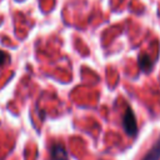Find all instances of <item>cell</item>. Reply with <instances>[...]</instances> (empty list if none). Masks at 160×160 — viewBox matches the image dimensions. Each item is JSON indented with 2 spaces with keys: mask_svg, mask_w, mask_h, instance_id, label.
<instances>
[{
  "mask_svg": "<svg viewBox=\"0 0 160 160\" xmlns=\"http://www.w3.org/2000/svg\"><path fill=\"white\" fill-rule=\"evenodd\" d=\"M122 126H124L125 132L129 136H134L138 131L136 119H135V115H134V112L130 108H126V111H125L124 118H122Z\"/></svg>",
  "mask_w": 160,
  "mask_h": 160,
  "instance_id": "obj_1",
  "label": "cell"
},
{
  "mask_svg": "<svg viewBox=\"0 0 160 160\" xmlns=\"http://www.w3.org/2000/svg\"><path fill=\"white\" fill-rule=\"evenodd\" d=\"M50 155H51V160H68V151L60 144L52 145L50 150Z\"/></svg>",
  "mask_w": 160,
  "mask_h": 160,
  "instance_id": "obj_2",
  "label": "cell"
},
{
  "mask_svg": "<svg viewBox=\"0 0 160 160\" xmlns=\"http://www.w3.org/2000/svg\"><path fill=\"white\" fill-rule=\"evenodd\" d=\"M9 60H10L9 54H6V52H4V51H1V50H0V66H1V65H4L5 62H8Z\"/></svg>",
  "mask_w": 160,
  "mask_h": 160,
  "instance_id": "obj_5",
  "label": "cell"
},
{
  "mask_svg": "<svg viewBox=\"0 0 160 160\" xmlns=\"http://www.w3.org/2000/svg\"><path fill=\"white\" fill-rule=\"evenodd\" d=\"M139 65H140V68H141V70H144V71H150L151 70V68H152V60L149 58V55H141V56H139Z\"/></svg>",
  "mask_w": 160,
  "mask_h": 160,
  "instance_id": "obj_4",
  "label": "cell"
},
{
  "mask_svg": "<svg viewBox=\"0 0 160 160\" xmlns=\"http://www.w3.org/2000/svg\"><path fill=\"white\" fill-rule=\"evenodd\" d=\"M142 160H160V136H159L158 141L154 144V146L144 156Z\"/></svg>",
  "mask_w": 160,
  "mask_h": 160,
  "instance_id": "obj_3",
  "label": "cell"
}]
</instances>
